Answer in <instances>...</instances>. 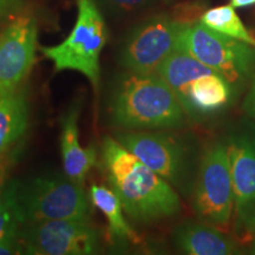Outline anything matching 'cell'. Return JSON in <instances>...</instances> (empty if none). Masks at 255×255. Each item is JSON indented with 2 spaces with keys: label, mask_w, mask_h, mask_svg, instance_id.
Returning <instances> with one entry per match:
<instances>
[{
  "label": "cell",
  "mask_w": 255,
  "mask_h": 255,
  "mask_svg": "<svg viewBox=\"0 0 255 255\" xmlns=\"http://www.w3.org/2000/svg\"><path fill=\"white\" fill-rule=\"evenodd\" d=\"M102 164L111 188L131 221L148 225L174 218L180 213V197L171 184L116 138H104Z\"/></svg>",
  "instance_id": "1"
},
{
  "label": "cell",
  "mask_w": 255,
  "mask_h": 255,
  "mask_svg": "<svg viewBox=\"0 0 255 255\" xmlns=\"http://www.w3.org/2000/svg\"><path fill=\"white\" fill-rule=\"evenodd\" d=\"M108 119L126 131L177 129L184 126L186 111L158 73H119L111 84Z\"/></svg>",
  "instance_id": "2"
},
{
  "label": "cell",
  "mask_w": 255,
  "mask_h": 255,
  "mask_svg": "<svg viewBox=\"0 0 255 255\" xmlns=\"http://www.w3.org/2000/svg\"><path fill=\"white\" fill-rule=\"evenodd\" d=\"M12 194L21 225L51 220H91L90 201L83 186L66 176H40L12 182Z\"/></svg>",
  "instance_id": "3"
},
{
  "label": "cell",
  "mask_w": 255,
  "mask_h": 255,
  "mask_svg": "<svg viewBox=\"0 0 255 255\" xmlns=\"http://www.w3.org/2000/svg\"><path fill=\"white\" fill-rule=\"evenodd\" d=\"M75 26L62 43L41 46L40 51L55 65L57 72L77 71L89 79L95 92L100 87V57L108 40L104 18L95 0H77Z\"/></svg>",
  "instance_id": "4"
},
{
  "label": "cell",
  "mask_w": 255,
  "mask_h": 255,
  "mask_svg": "<svg viewBox=\"0 0 255 255\" xmlns=\"http://www.w3.org/2000/svg\"><path fill=\"white\" fill-rule=\"evenodd\" d=\"M178 47L237 85L255 71V47L219 33L202 23L183 27Z\"/></svg>",
  "instance_id": "5"
},
{
  "label": "cell",
  "mask_w": 255,
  "mask_h": 255,
  "mask_svg": "<svg viewBox=\"0 0 255 255\" xmlns=\"http://www.w3.org/2000/svg\"><path fill=\"white\" fill-rule=\"evenodd\" d=\"M193 208L209 225L225 228L234 214V187L227 146L208 145L201 157L193 190Z\"/></svg>",
  "instance_id": "6"
},
{
  "label": "cell",
  "mask_w": 255,
  "mask_h": 255,
  "mask_svg": "<svg viewBox=\"0 0 255 255\" xmlns=\"http://www.w3.org/2000/svg\"><path fill=\"white\" fill-rule=\"evenodd\" d=\"M186 24L167 17L155 15L142 21L128 33L119 51V63L128 71L157 73L180 45Z\"/></svg>",
  "instance_id": "7"
},
{
  "label": "cell",
  "mask_w": 255,
  "mask_h": 255,
  "mask_svg": "<svg viewBox=\"0 0 255 255\" xmlns=\"http://www.w3.org/2000/svg\"><path fill=\"white\" fill-rule=\"evenodd\" d=\"M101 229L91 220L65 219L27 223L20 233L25 253L90 255L100 251Z\"/></svg>",
  "instance_id": "8"
},
{
  "label": "cell",
  "mask_w": 255,
  "mask_h": 255,
  "mask_svg": "<svg viewBox=\"0 0 255 255\" xmlns=\"http://www.w3.org/2000/svg\"><path fill=\"white\" fill-rule=\"evenodd\" d=\"M116 139L170 184L182 187L190 171L187 145L164 132L122 131Z\"/></svg>",
  "instance_id": "9"
},
{
  "label": "cell",
  "mask_w": 255,
  "mask_h": 255,
  "mask_svg": "<svg viewBox=\"0 0 255 255\" xmlns=\"http://www.w3.org/2000/svg\"><path fill=\"white\" fill-rule=\"evenodd\" d=\"M37 50V23L20 15L0 32V94L18 90L30 73Z\"/></svg>",
  "instance_id": "10"
},
{
  "label": "cell",
  "mask_w": 255,
  "mask_h": 255,
  "mask_svg": "<svg viewBox=\"0 0 255 255\" xmlns=\"http://www.w3.org/2000/svg\"><path fill=\"white\" fill-rule=\"evenodd\" d=\"M226 146L234 187L235 225L241 234L255 212V126L233 131Z\"/></svg>",
  "instance_id": "11"
},
{
  "label": "cell",
  "mask_w": 255,
  "mask_h": 255,
  "mask_svg": "<svg viewBox=\"0 0 255 255\" xmlns=\"http://www.w3.org/2000/svg\"><path fill=\"white\" fill-rule=\"evenodd\" d=\"M82 111V100L76 98L63 114L60 120V151L65 176L79 186H84L85 178L97 161L95 146L83 148L79 143L78 119Z\"/></svg>",
  "instance_id": "12"
},
{
  "label": "cell",
  "mask_w": 255,
  "mask_h": 255,
  "mask_svg": "<svg viewBox=\"0 0 255 255\" xmlns=\"http://www.w3.org/2000/svg\"><path fill=\"white\" fill-rule=\"evenodd\" d=\"M174 242L189 255H232L239 248L232 238L209 223L186 221L174 231Z\"/></svg>",
  "instance_id": "13"
},
{
  "label": "cell",
  "mask_w": 255,
  "mask_h": 255,
  "mask_svg": "<svg viewBox=\"0 0 255 255\" xmlns=\"http://www.w3.org/2000/svg\"><path fill=\"white\" fill-rule=\"evenodd\" d=\"M231 96V83L220 73L210 72L190 83L184 111L191 117L214 113L227 105Z\"/></svg>",
  "instance_id": "14"
},
{
  "label": "cell",
  "mask_w": 255,
  "mask_h": 255,
  "mask_svg": "<svg viewBox=\"0 0 255 255\" xmlns=\"http://www.w3.org/2000/svg\"><path fill=\"white\" fill-rule=\"evenodd\" d=\"M214 72L193 57L186 50L177 47L176 50L164 60L159 66L157 73L161 78L170 87L174 94L180 101L184 110L187 101V91L190 83L203 75Z\"/></svg>",
  "instance_id": "15"
},
{
  "label": "cell",
  "mask_w": 255,
  "mask_h": 255,
  "mask_svg": "<svg viewBox=\"0 0 255 255\" xmlns=\"http://www.w3.org/2000/svg\"><path fill=\"white\" fill-rule=\"evenodd\" d=\"M27 122V101L23 92L0 94V161L24 135Z\"/></svg>",
  "instance_id": "16"
},
{
  "label": "cell",
  "mask_w": 255,
  "mask_h": 255,
  "mask_svg": "<svg viewBox=\"0 0 255 255\" xmlns=\"http://www.w3.org/2000/svg\"><path fill=\"white\" fill-rule=\"evenodd\" d=\"M90 200L107 219L108 229L113 240L119 244H138L139 237L128 223L122 202L113 188L94 184L90 189Z\"/></svg>",
  "instance_id": "17"
},
{
  "label": "cell",
  "mask_w": 255,
  "mask_h": 255,
  "mask_svg": "<svg viewBox=\"0 0 255 255\" xmlns=\"http://www.w3.org/2000/svg\"><path fill=\"white\" fill-rule=\"evenodd\" d=\"M201 23L219 33L255 47V33L245 26L234 6L222 5L208 9L201 15Z\"/></svg>",
  "instance_id": "18"
},
{
  "label": "cell",
  "mask_w": 255,
  "mask_h": 255,
  "mask_svg": "<svg viewBox=\"0 0 255 255\" xmlns=\"http://www.w3.org/2000/svg\"><path fill=\"white\" fill-rule=\"evenodd\" d=\"M19 220L15 209L11 183L0 191V241L15 242L19 234Z\"/></svg>",
  "instance_id": "19"
},
{
  "label": "cell",
  "mask_w": 255,
  "mask_h": 255,
  "mask_svg": "<svg viewBox=\"0 0 255 255\" xmlns=\"http://www.w3.org/2000/svg\"><path fill=\"white\" fill-rule=\"evenodd\" d=\"M157 0H95L97 5L114 15H130L151 7Z\"/></svg>",
  "instance_id": "20"
},
{
  "label": "cell",
  "mask_w": 255,
  "mask_h": 255,
  "mask_svg": "<svg viewBox=\"0 0 255 255\" xmlns=\"http://www.w3.org/2000/svg\"><path fill=\"white\" fill-rule=\"evenodd\" d=\"M242 109H244L245 114L247 115L248 119H250L255 126V73L253 77H252L250 90H248V94L246 96V98H245Z\"/></svg>",
  "instance_id": "21"
},
{
  "label": "cell",
  "mask_w": 255,
  "mask_h": 255,
  "mask_svg": "<svg viewBox=\"0 0 255 255\" xmlns=\"http://www.w3.org/2000/svg\"><path fill=\"white\" fill-rule=\"evenodd\" d=\"M23 6V0H0V21L14 14Z\"/></svg>",
  "instance_id": "22"
},
{
  "label": "cell",
  "mask_w": 255,
  "mask_h": 255,
  "mask_svg": "<svg viewBox=\"0 0 255 255\" xmlns=\"http://www.w3.org/2000/svg\"><path fill=\"white\" fill-rule=\"evenodd\" d=\"M20 248L17 246L15 242L8 241H0V255H11V254H19Z\"/></svg>",
  "instance_id": "23"
},
{
  "label": "cell",
  "mask_w": 255,
  "mask_h": 255,
  "mask_svg": "<svg viewBox=\"0 0 255 255\" xmlns=\"http://www.w3.org/2000/svg\"><path fill=\"white\" fill-rule=\"evenodd\" d=\"M241 234L245 235V237H246V235H250L252 238L255 237V212L253 213V215L251 216V219L247 221Z\"/></svg>",
  "instance_id": "24"
},
{
  "label": "cell",
  "mask_w": 255,
  "mask_h": 255,
  "mask_svg": "<svg viewBox=\"0 0 255 255\" xmlns=\"http://www.w3.org/2000/svg\"><path fill=\"white\" fill-rule=\"evenodd\" d=\"M6 180H7V165L0 161V191L6 186Z\"/></svg>",
  "instance_id": "25"
},
{
  "label": "cell",
  "mask_w": 255,
  "mask_h": 255,
  "mask_svg": "<svg viewBox=\"0 0 255 255\" xmlns=\"http://www.w3.org/2000/svg\"><path fill=\"white\" fill-rule=\"evenodd\" d=\"M231 5L237 7H248V6L255 5V0H231Z\"/></svg>",
  "instance_id": "26"
},
{
  "label": "cell",
  "mask_w": 255,
  "mask_h": 255,
  "mask_svg": "<svg viewBox=\"0 0 255 255\" xmlns=\"http://www.w3.org/2000/svg\"><path fill=\"white\" fill-rule=\"evenodd\" d=\"M252 253L255 254V237L253 238V246H252Z\"/></svg>",
  "instance_id": "27"
}]
</instances>
